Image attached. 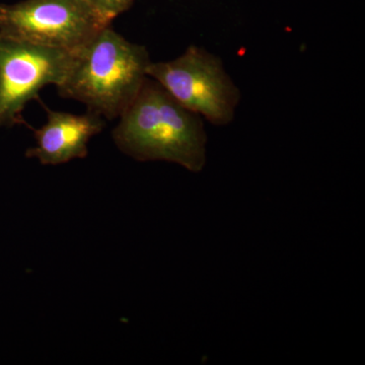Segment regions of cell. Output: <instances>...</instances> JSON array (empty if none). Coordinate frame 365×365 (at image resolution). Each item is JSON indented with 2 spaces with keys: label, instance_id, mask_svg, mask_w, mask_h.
Segmentation results:
<instances>
[{
  "label": "cell",
  "instance_id": "5b68a950",
  "mask_svg": "<svg viewBox=\"0 0 365 365\" xmlns=\"http://www.w3.org/2000/svg\"><path fill=\"white\" fill-rule=\"evenodd\" d=\"M72 55L0 33V127L29 126L23 118L26 105L39 98L45 86L63 81Z\"/></svg>",
  "mask_w": 365,
  "mask_h": 365
},
{
  "label": "cell",
  "instance_id": "277c9868",
  "mask_svg": "<svg viewBox=\"0 0 365 365\" xmlns=\"http://www.w3.org/2000/svg\"><path fill=\"white\" fill-rule=\"evenodd\" d=\"M86 0H23L0 4V33L16 39L73 52L104 26Z\"/></svg>",
  "mask_w": 365,
  "mask_h": 365
},
{
  "label": "cell",
  "instance_id": "8992f818",
  "mask_svg": "<svg viewBox=\"0 0 365 365\" xmlns=\"http://www.w3.org/2000/svg\"><path fill=\"white\" fill-rule=\"evenodd\" d=\"M45 108L47 122L34 129L37 145L26 151L28 158H36L44 165H57L88 155V144L104 129V118L96 113L86 114L57 112Z\"/></svg>",
  "mask_w": 365,
  "mask_h": 365
},
{
  "label": "cell",
  "instance_id": "52a82bcc",
  "mask_svg": "<svg viewBox=\"0 0 365 365\" xmlns=\"http://www.w3.org/2000/svg\"><path fill=\"white\" fill-rule=\"evenodd\" d=\"M104 20L112 21L128 11L134 0H86Z\"/></svg>",
  "mask_w": 365,
  "mask_h": 365
},
{
  "label": "cell",
  "instance_id": "3957f363",
  "mask_svg": "<svg viewBox=\"0 0 365 365\" xmlns=\"http://www.w3.org/2000/svg\"><path fill=\"white\" fill-rule=\"evenodd\" d=\"M148 76L157 81L189 111L215 126L234 121L241 91L225 71L222 59L191 45L170 61L151 62Z\"/></svg>",
  "mask_w": 365,
  "mask_h": 365
},
{
  "label": "cell",
  "instance_id": "7a4b0ae2",
  "mask_svg": "<svg viewBox=\"0 0 365 365\" xmlns=\"http://www.w3.org/2000/svg\"><path fill=\"white\" fill-rule=\"evenodd\" d=\"M150 63L144 46L125 39L108 25L73 51L57 91L60 97L86 105L88 111L114 120L136 97Z\"/></svg>",
  "mask_w": 365,
  "mask_h": 365
},
{
  "label": "cell",
  "instance_id": "6da1fadb",
  "mask_svg": "<svg viewBox=\"0 0 365 365\" xmlns=\"http://www.w3.org/2000/svg\"><path fill=\"white\" fill-rule=\"evenodd\" d=\"M112 136L122 153L139 162L163 160L200 173L207 160L203 118L182 107L150 76L119 117Z\"/></svg>",
  "mask_w": 365,
  "mask_h": 365
}]
</instances>
